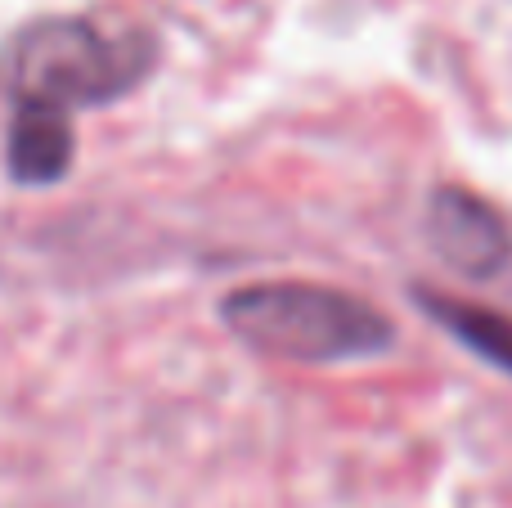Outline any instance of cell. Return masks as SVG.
Wrapping results in <instances>:
<instances>
[{
  "instance_id": "1",
  "label": "cell",
  "mask_w": 512,
  "mask_h": 508,
  "mask_svg": "<svg viewBox=\"0 0 512 508\" xmlns=\"http://www.w3.org/2000/svg\"><path fill=\"white\" fill-rule=\"evenodd\" d=\"M221 320L248 351L288 365H346L378 360L396 347V324L373 302L333 284L265 279L221 302Z\"/></svg>"
},
{
  "instance_id": "2",
  "label": "cell",
  "mask_w": 512,
  "mask_h": 508,
  "mask_svg": "<svg viewBox=\"0 0 512 508\" xmlns=\"http://www.w3.org/2000/svg\"><path fill=\"white\" fill-rule=\"evenodd\" d=\"M158 59V41L140 27L113 32L95 18L54 14L32 23L9 59V90L14 99L50 108H104L140 90Z\"/></svg>"
},
{
  "instance_id": "3",
  "label": "cell",
  "mask_w": 512,
  "mask_h": 508,
  "mask_svg": "<svg viewBox=\"0 0 512 508\" xmlns=\"http://www.w3.org/2000/svg\"><path fill=\"white\" fill-rule=\"evenodd\" d=\"M427 234L445 266L459 270L463 279H499L512 261V234L508 221L490 198L472 194L463 185H436L427 198Z\"/></svg>"
},
{
  "instance_id": "4",
  "label": "cell",
  "mask_w": 512,
  "mask_h": 508,
  "mask_svg": "<svg viewBox=\"0 0 512 508\" xmlns=\"http://www.w3.org/2000/svg\"><path fill=\"white\" fill-rule=\"evenodd\" d=\"M77 158V135L63 108L14 99L5 135V162L18 185H59Z\"/></svg>"
},
{
  "instance_id": "5",
  "label": "cell",
  "mask_w": 512,
  "mask_h": 508,
  "mask_svg": "<svg viewBox=\"0 0 512 508\" xmlns=\"http://www.w3.org/2000/svg\"><path fill=\"white\" fill-rule=\"evenodd\" d=\"M414 302L423 306L427 320H436L445 333H450L459 347H468L472 356H481L490 369L512 378V320L490 306L477 302H463V297L450 293H432V288L418 284L414 288Z\"/></svg>"
}]
</instances>
